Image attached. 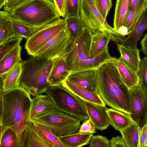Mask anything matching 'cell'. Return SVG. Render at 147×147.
Here are the masks:
<instances>
[{"label":"cell","instance_id":"obj_1","mask_svg":"<svg viewBox=\"0 0 147 147\" xmlns=\"http://www.w3.org/2000/svg\"><path fill=\"white\" fill-rule=\"evenodd\" d=\"M31 95L20 86L6 92L1 90L0 139L10 129L17 135L19 147H24V132L30 121Z\"/></svg>","mask_w":147,"mask_h":147},{"label":"cell","instance_id":"obj_2","mask_svg":"<svg viewBox=\"0 0 147 147\" xmlns=\"http://www.w3.org/2000/svg\"><path fill=\"white\" fill-rule=\"evenodd\" d=\"M114 58L96 68L98 92L106 105L130 115L129 89L121 77L115 65Z\"/></svg>","mask_w":147,"mask_h":147},{"label":"cell","instance_id":"obj_3","mask_svg":"<svg viewBox=\"0 0 147 147\" xmlns=\"http://www.w3.org/2000/svg\"><path fill=\"white\" fill-rule=\"evenodd\" d=\"M22 63L20 86L34 97L45 93L54 60L32 55Z\"/></svg>","mask_w":147,"mask_h":147},{"label":"cell","instance_id":"obj_4","mask_svg":"<svg viewBox=\"0 0 147 147\" xmlns=\"http://www.w3.org/2000/svg\"><path fill=\"white\" fill-rule=\"evenodd\" d=\"M9 13L17 20L36 28L60 18L54 3L49 0H31Z\"/></svg>","mask_w":147,"mask_h":147},{"label":"cell","instance_id":"obj_5","mask_svg":"<svg viewBox=\"0 0 147 147\" xmlns=\"http://www.w3.org/2000/svg\"><path fill=\"white\" fill-rule=\"evenodd\" d=\"M80 16L83 27L92 33H105L109 36L111 41L116 43H120L125 38L109 25L93 0H81Z\"/></svg>","mask_w":147,"mask_h":147},{"label":"cell","instance_id":"obj_6","mask_svg":"<svg viewBox=\"0 0 147 147\" xmlns=\"http://www.w3.org/2000/svg\"><path fill=\"white\" fill-rule=\"evenodd\" d=\"M45 93L53 100L57 109L76 118L81 121L89 119L82 100L62 84L50 85Z\"/></svg>","mask_w":147,"mask_h":147},{"label":"cell","instance_id":"obj_7","mask_svg":"<svg viewBox=\"0 0 147 147\" xmlns=\"http://www.w3.org/2000/svg\"><path fill=\"white\" fill-rule=\"evenodd\" d=\"M30 121L46 126L59 137L76 132L81 121L55 108Z\"/></svg>","mask_w":147,"mask_h":147},{"label":"cell","instance_id":"obj_8","mask_svg":"<svg viewBox=\"0 0 147 147\" xmlns=\"http://www.w3.org/2000/svg\"><path fill=\"white\" fill-rule=\"evenodd\" d=\"M73 42L72 33L66 27L48 41L35 56L52 60L61 57H65Z\"/></svg>","mask_w":147,"mask_h":147},{"label":"cell","instance_id":"obj_9","mask_svg":"<svg viewBox=\"0 0 147 147\" xmlns=\"http://www.w3.org/2000/svg\"><path fill=\"white\" fill-rule=\"evenodd\" d=\"M66 27L65 19L60 18L40 28L27 40L24 48L28 54L35 56L48 41Z\"/></svg>","mask_w":147,"mask_h":147},{"label":"cell","instance_id":"obj_10","mask_svg":"<svg viewBox=\"0 0 147 147\" xmlns=\"http://www.w3.org/2000/svg\"><path fill=\"white\" fill-rule=\"evenodd\" d=\"M92 33L83 28L80 36L73 42L72 47L65 58L68 70L72 72L84 60L89 58Z\"/></svg>","mask_w":147,"mask_h":147},{"label":"cell","instance_id":"obj_11","mask_svg":"<svg viewBox=\"0 0 147 147\" xmlns=\"http://www.w3.org/2000/svg\"><path fill=\"white\" fill-rule=\"evenodd\" d=\"M131 119L140 130L147 124V93L138 84L129 89Z\"/></svg>","mask_w":147,"mask_h":147},{"label":"cell","instance_id":"obj_12","mask_svg":"<svg viewBox=\"0 0 147 147\" xmlns=\"http://www.w3.org/2000/svg\"><path fill=\"white\" fill-rule=\"evenodd\" d=\"M67 79L90 92H98L96 68L71 72Z\"/></svg>","mask_w":147,"mask_h":147},{"label":"cell","instance_id":"obj_13","mask_svg":"<svg viewBox=\"0 0 147 147\" xmlns=\"http://www.w3.org/2000/svg\"><path fill=\"white\" fill-rule=\"evenodd\" d=\"M83 101L89 118L96 129L101 131L106 129L110 125L106 106L86 101Z\"/></svg>","mask_w":147,"mask_h":147},{"label":"cell","instance_id":"obj_14","mask_svg":"<svg viewBox=\"0 0 147 147\" xmlns=\"http://www.w3.org/2000/svg\"><path fill=\"white\" fill-rule=\"evenodd\" d=\"M65 56L54 60V63L48 80L50 86L61 84L66 80L70 73L67 67Z\"/></svg>","mask_w":147,"mask_h":147},{"label":"cell","instance_id":"obj_15","mask_svg":"<svg viewBox=\"0 0 147 147\" xmlns=\"http://www.w3.org/2000/svg\"><path fill=\"white\" fill-rule=\"evenodd\" d=\"M118 50L120 54V58L124 63L132 71L138 73L141 60L140 56V50L134 49L129 47L116 42Z\"/></svg>","mask_w":147,"mask_h":147},{"label":"cell","instance_id":"obj_16","mask_svg":"<svg viewBox=\"0 0 147 147\" xmlns=\"http://www.w3.org/2000/svg\"><path fill=\"white\" fill-rule=\"evenodd\" d=\"M62 84L82 100L106 106L105 104L98 92H90L67 79L64 81Z\"/></svg>","mask_w":147,"mask_h":147},{"label":"cell","instance_id":"obj_17","mask_svg":"<svg viewBox=\"0 0 147 147\" xmlns=\"http://www.w3.org/2000/svg\"><path fill=\"white\" fill-rule=\"evenodd\" d=\"M147 28V9L142 14L133 29L120 43L134 49H137V44Z\"/></svg>","mask_w":147,"mask_h":147},{"label":"cell","instance_id":"obj_18","mask_svg":"<svg viewBox=\"0 0 147 147\" xmlns=\"http://www.w3.org/2000/svg\"><path fill=\"white\" fill-rule=\"evenodd\" d=\"M32 100L30 121L55 108L53 101L47 94L37 96Z\"/></svg>","mask_w":147,"mask_h":147},{"label":"cell","instance_id":"obj_19","mask_svg":"<svg viewBox=\"0 0 147 147\" xmlns=\"http://www.w3.org/2000/svg\"><path fill=\"white\" fill-rule=\"evenodd\" d=\"M22 69V61L6 73L0 75L1 90L6 92L20 86Z\"/></svg>","mask_w":147,"mask_h":147},{"label":"cell","instance_id":"obj_20","mask_svg":"<svg viewBox=\"0 0 147 147\" xmlns=\"http://www.w3.org/2000/svg\"><path fill=\"white\" fill-rule=\"evenodd\" d=\"M24 147H51L38 133L31 121L24 132Z\"/></svg>","mask_w":147,"mask_h":147},{"label":"cell","instance_id":"obj_21","mask_svg":"<svg viewBox=\"0 0 147 147\" xmlns=\"http://www.w3.org/2000/svg\"><path fill=\"white\" fill-rule=\"evenodd\" d=\"M114 60L123 82L128 87L129 89L137 85L139 81L138 73L127 67L120 57L118 58H114Z\"/></svg>","mask_w":147,"mask_h":147},{"label":"cell","instance_id":"obj_22","mask_svg":"<svg viewBox=\"0 0 147 147\" xmlns=\"http://www.w3.org/2000/svg\"><path fill=\"white\" fill-rule=\"evenodd\" d=\"M107 112L110 125L117 130L125 129L133 121L129 115L114 108H108Z\"/></svg>","mask_w":147,"mask_h":147},{"label":"cell","instance_id":"obj_23","mask_svg":"<svg viewBox=\"0 0 147 147\" xmlns=\"http://www.w3.org/2000/svg\"><path fill=\"white\" fill-rule=\"evenodd\" d=\"M110 41V37L105 33H92L89 58L96 57L108 48V45Z\"/></svg>","mask_w":147,"mask_h":147},{"label":"cell","instance_id":"obj_24","mask_svg":"<svg viewBox=\"0 0 147 147\" xmlns=\"http://www.w3.org/2000/svg\"><path fill=\"white\" fill-rule=\"evenodd\" d=\"M22 48L20 44L19 45L0 61V75L6 73L22 61L21 58Z\"/></svg>","mask_w":147,"mask_h":147},{"label":"cell","instance_id":"obj_25","mask_svg":"<svg viewBox=\"0 0 147 147\" xmlns=\"http://www.w3.org/2000/svg\"><path fill=\"white\" fill-rule=\"evenodd\" d=\"M93 135L75 132L59 137L65 147H80L88 144Z\"/></svg>","mask_w":147,"mask_h":147},{"label":"cell","instance_id":"obj_26","mask_svg":"<svg viewBox=\"0 0 147 147\" xmlns=\"http://www.w3.org/2000/svg\"><path fill=\"white\" fill-rule=\"evenodd\" d=\"M119 131L126 147H139L140 129L134 122Z\"/></svg>","mask_w":147,"mask_h":147},{"label":"cell","instance_id":"obj_27","mask_svg":"<svg viewBox=\"0 0 147 147\" xmlns=\"http://www.w3.org/2000/svg\"><path fill=\"white\" fill-rule=\"evenodd\" d=\"M7 14L12 22V26L15 37L24 38L29 39L37 31L41 28L34 27L24 23L13 17L9 13Z\"/></svg>","mask_w":147,"mask_h":147},{"label":"cell","instance_id":"obj_28","mask_svg":"<svg viewBox=\"0 0 147 147\" xmlns=\"http://www.w3.org/2000/svg\"><path fill=\"white\" fill-rule=\"evenodd\" d=\"M113 58L109 54L108 48L96 57L84 61L72 72L97 68L103 63L113 59Z\"/></svg>","mask_w":147,"mask_h":147},{"label":"cell","instance_id":"obj_29","mask_svg":"<svg viewBox=\"0 0 147 147\" xmlns=\"http://www.w3.org/2000/svg\"><path fill=\"white\" fill-rule=\"evenodd\" d=\"M129 0H117L113 28L117 32L120 27L124 25L129 10Z\"/></svg>","mask_w":147,"mask_h":147},{"label":"cell","instance_id":"obj_30","mask_svg":"<svg viewBox=\"0 0 147 147\" xmlns=\"http://www.w3.org/2000/svg\"><path fill=\"white\" fill-rule=\"evenodd\" d=\"M15 37L12 22L8 17L7 11H0V45Z\"/></svg>","mask_w":147,"mask_h":147},{"label":"cell","instance_id":"obj_31","mask_svg":"<svg viewBox=\"0 0 147 147\" xmlns=\"http://www.w3.org/2000/svg\"><path fill=\"white\" fill-rule=\"evenodd\" d=\"M32 123L38 133L50 144L51 147H65L59 137L47 127L38 123Z\"/></svg>","mask_w":147,"mask_h":147},{"label":"cell","instance_id":"obj_32","mask_svg":"<svg viewBox=\"0 0 147 147\" xmlns=\"http://www.w3.org/2000/svg\"><path fill=\"white\" fill-rule=\"evenodd\" d=\"M64 19L66 23L67 28L72 33L74 42L80 34L84 28L80 22V16L67 17Z\"/></svg>","mask_w":147,"mask_h":147},{"label":"cell","instance_id":"obj_33","mask_svg":"<svg viewBox=\"0 0 147 147\" xmlns=\"http://www.w3.org/2000/svg\"><path fill=\"white\" fill-rule=\"evenodd\" d=\"M0 147H19L17 135L11 129H7L0 139Z\"/></svg>","mask_w":147,"mask_h":147},{"label":"cell","instance_id":"obj_34","mask_svg":"<svg viewBox=\"0 0 147 147\" xmlns=\"http://www.w3.org/2000/svg\"><path fill=\"white\" fill-rule=\"evenodd\" d=\"M81 0H65L64 18L80 16Z\"/></svg>","mask_w":147,"mask_h":147},{"label":"cell","instance_id":"obj_35","mask_svg":"<svg viewBox=\"0 0 147 147\" xmlns=\"http://www.w3.org/2000/svg\"><path fill=\"white\" fill-rule=\"evenodd\" d=\"M23 38L14 37L0 45V61L20 43Z\"/></svg>","mask_w":147,"mask_h":147},{"label":"cell","instance_id":"obj_36","mask_svg":"<svg viewBox=\"0 0 147 147\" xmlns=\"http://www.w3.org/2000/svg\"><path fill=\"white\" fill-rule=\"evenodd\" d=\"M138 73L139 79L138 84L147 93V56L141 59Z\"/></svg>","mask_w":147,"mask_h":147},{"label":"cell","instance_id":"obj_37","mask_svg":"<svg viewBox=\"0 0 147 147\" xmlns=\"http://www.w3.org/2000/svg\"><path fill=\"white\" fill-rule=\"evenodd\" d=\"M143 13L135 11L131 9L129 10L124 25L127 28L128 34L132 31Z\"/></svg>","mask_w":147,"mask_h":147},{"label":"cell","instance_id":"obj_38","mask_svg":"<svg viewBox=\"0 0 147 147\" xmlns=\"http://www.w3.org/2000/svg\"><path fill=\"white\" fill-rule=\"evenodd\" d=\"M94 3L103 17L106 19L112 7V0H93Z\"/></svg>","mask_w":147,"mask_h":147},{"label":"cell","instance_id":"obj_39","mask_svg":"<svg viewBox=\"0 0 147 147\" xmlns=\"http://www.w3.org/2000/svg\"><path fill=\"white\" fill-rule=\"evenodd\" d=\"M90 147H110V141L105 137L98 135L92 136L89 144Z\"/></svg>","mask_w":147,"mask_h":147},{"label":"cell","instance_id":"obj_40","mask_svg":"<svg viewBox=\"0 0 147 147\" xmlns=\"http://www.w3.org/2000/svg\"><path fill=\"white\" fill-rule=\"evenodd\" d=\"M129 9L143 13L147 9V0H129Z\"/></svg>","mask_w":147,"mask_h":147},{"label":"cell","instance_id":"obj_41","mask_svg":"<svg viewBox=\"0 0 147 147\" xmlns=\"http://www.w3.org/2000/svg\"><path fill=\"white\" fill-rule=\"evenodd\" d=\"M31 0H6L4 6L5 11L12 13L16 8Z\"/></svg>","mask_w":147,"mask_h":147},{"label":"cell","instance_id":"obj_42","mask_svg":"<svg viewBox=\"0 0 147 147\" xmlns=\"http://www.w3.org/2000/svg\"><path fill=\"white\" fill-rule=\"evenodd\" d=\"M96 128L90 119L84 121L78 130V132L86 134H94Z\"/></svg>","mask_w":147,"mask_h":147},{"label":"cell","instance_id":"obj_43","mask_svg":"<svg viewBox=\"0 0 147 147\" xmlns=\"http://www.w3.org/2000/svg\"><path fill=\"white\" fill-rule=\"evenodd\" d=\"M147 144V124L140 130L139 147H146Z\"/></svg>","mask_w":147,"mask_h":147},{"label":"cell","instance_id":"obj_44","mask_svg":"<svg viewBox=\"0 0 147 147\" xmlns=\"http://www.w3.org/2000/svg\"><path fill=\"white\" fill-rule=\"evenodd\" d=\"M65 0H53L56 9L60 16L64 18L65 16Z\"/></svg>","mask_w":147,"mask_h":147},{"label":"cell","instance_id":"obj_45","mask_svg":"<svg viewBox=\"0 0 147 147\" xmlns=\"http://www.w3.org/2000/svg\"><path fill=\"white\" fill-rule=\"evenodd\" d=\"M110 142L111 147H126L122 137H113Z\"/></svg>","mask_w":147,"mask_h":147},{"label":"cell","instance_id":"obj_46","mask_svg":"<svg viewBox=\"0 0 147 147\" xmlns=\"http://www.w3.org/2000/svg\"><path fill=\"white\" fill-rule=\"evenodd\" d=\"M140 44L143 54L147 55V33L141 40Z\"/></svg>","mask_w":147,"mask_h":147},{"label":"cell","instance_id":"obj_47","mask_svg":"<svg viewBox=\"0 0 147 147\" xmlns=\"http://www.w3.org/2000/svg\"><path fill=\"white\" fill-rule=\"evenodd\" d=\"M117 32L121 35L125 36L128 35V29L125 26L120 27L118 29Z\"/></svg>","mask_w":147,"mask_h":147},{"label":"cell","instance_id":"obj_48","mask_svg":"<svg viewBox=\"0 0 147 147\" xmlns=\"http://www.w3.org/2000/svg\"><path fill=\"white\" fill-rule=\"evenodd\" d=\"M6 0H0V8L1 9L5 5Z\"/></svg>","mask_w":147,"mask_h":147},{"label":"cell","instance_id":"obj_49","mask_svg":"<svg viewBox=\"0 0 147 147\" xmlns=\"http://www.w3.org/2000/svg\"><path fill=\"white\" fill-rule=\"evenodd\" d=\"M50 1H52V2H53V0H49Z\"/></svg>","mask_w":147,"mask_h":147},{"label":"cell","instance_id":"obj_50","mask_svg":"<svg viewBox=\"0 0 147 147\" xmlns=\"http://www.w3.org/2000/svg\"><path fill=\"white\" fill-rule=\"evenodd\" d=\"M146 147H147V146H146Z\"/></svg>","mask_w":147,"mask_h":147}]
</instances>
